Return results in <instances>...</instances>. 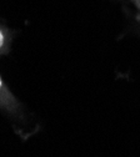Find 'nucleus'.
I'll return each mask as SVG.
<instances>
[{"mask_svg": "<svg viewBox=\"0 0 140 157\" xmlns=\"http://www.w3.org/2000/svg\"><path fill=\"white\" fill-rule=\"evenodd\" d=\"M3 45H4V35H3L2 30H0V49L3 48Z\"/></svg>", "mask_w": 140, "mask_h": 157, "instance_id": "1", "label": "nucleus"}, {"mask_svg": "<svg viewBox=\"0 0 140 157\" xmlns=\"http://www.w3.org/2000/svg\"><path fill=\"white\" fill-rule=\"evenodd\" d=\"M2 87H3V81H2V78H0V90H2Z\"/></svg>", "mask_w": 140, "mask_h": 157, "instance_id": "2", "label": "nucleus"}]
</instances>
